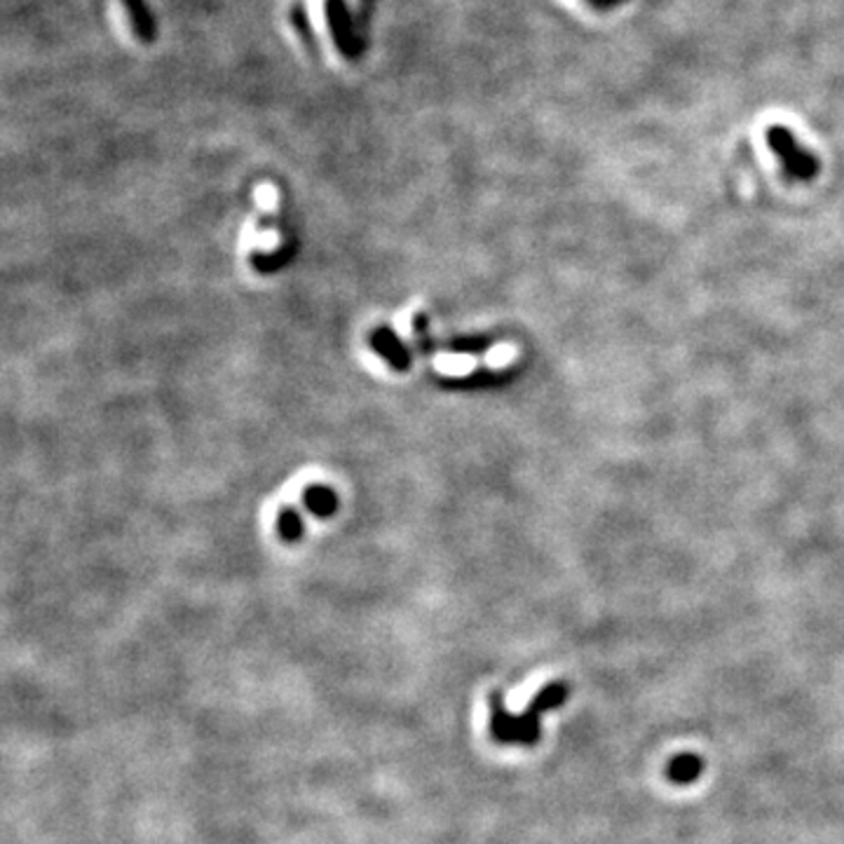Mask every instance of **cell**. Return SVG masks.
<instances>
[{
  "label": "cell",
  "mask_w": 844,
  "mask_h": 844,
  "mask_svg": "<svg viewBox=\"0 0 844 844\" xmlns=\"http://www.w3.org/2000/svg\"><path fill=\"white\" fill-rule=\"evenodd\" d=\"M570 688L566 682H552V686L542 688L537 697L531 701L528 711L521 716H512L510 709L502 701V694L495 690L491 692V737L497 743H521V747H533L542 737V716L547 711L560 707L568 701Z\"/></svg>",
  "instance_id": "obj_1"
},
{
  "label": "cell",
  "mask_w": 844,
  "mask_h": 844,
  "mask_svg": "<svg viewBox=\"0 0 844 844\" xmlns=\"http://www.w3.org/2000/svg\"><path fill=\"white\" fill-rule=\"evenodd\" d=\"M765 141L772 153L779 157V163L791 178L795 181H812L819 174V157L800 144L795 134L783 127L772 125L765 130Z\"/></svg>",
  "instance_id": "obj_2"
},
{
  "label": "cell",
  "mask_w": 844,
  "mask_h": 844,
  "mask_svg": "<svg viewBox=\"0 0 844 844\" xmlns=\"http://www.w3.org/2000/svg\"><path fill=\"white\" fill-rule=\"evenodd\" d=\"M325 12L338 52L343 54L348 62H357V59L364 54L367 38L357 24V17L352 14L348 0H325Z\"/></svg>",
  "instance_id": "obj_3"
},
{
  "label": "cell",
  "mask_w": 844,
  "mask_h": 844,
  "mask_svg": "<svg viewBox=\"0 0 844 844\" xmlns=\"http://www.w3.org/2000/svg\"><path fill=\"white\" fill-rule=\"evenodd\" d=\"M125 6V12L130 17V24L136 33V38L141 40V43H155L157 38V22H155V14L153 10L148 8L146 0H123Z\"/></svg>",
  "instance_id": "obj_4"
},
{
  "label": "cell",
  "mask_w": 844,
  "mask_h": 844,
  "mask_svg": "<svg viewBox=\"0 0 844 844\" xmlns=\"http://www.w3.org/2000/svg\"><path fill=\"white\" fill-rule=\"evenodd\" d=\"M701 772H703V760L694 753L676 755L667 768L669 781L678 783V786H690V783H694L701 776Z\"/></svg>",
  "instance_id": "obj_5"
},
{
  "label": "cell",
  "mask_w": 844,
  "mask_h": 844,
  "mask_svg": "<svg viewBox=\"0 0 844 844\" xmlns=\"http://www.w3.org/2000/svg\"><path fill=\"white\" fill-rule=\"evenodd\" d=\"M291 24L294 29L298 31L300 40L308 45V50H317V43H315V33H312V27H310V19H308V12L303 10V6H294L291 10Z\"/></svg>",
  "instance_id": "obj_6"
},
{
  "label": "cell",
  "mask_w": 844,
  "mask_h": 844,
  "mask_svg": "<svg viewBox=\"0 0 844 844\" xmlns=\"http://www.w3.org/2000/svg\"><path fill=\"white\" fill-rule=\"evenodd\" d=\"M373 10H375V0H359V10H357V24H359L361 33H364V38H367L369 24H371Z\"/></svg>",
  "instance_id": "obj_7"
},
{
  "label": "cell",
  "mask_w": 844,
  "mask_h": 844,
  "mask_svg": "<svg viewBox=\"0 0 844 844\" xmlns=\"http://www.w3.org/2000/svg\"><path fill=\"white\" fill-rule=\"evenodd\" d=\"M587 3L594 8V10H600V12H608L621 3H627V0H587Z\"/></svg>",
  "instance_id": "obj_8"
}]
</instances>
